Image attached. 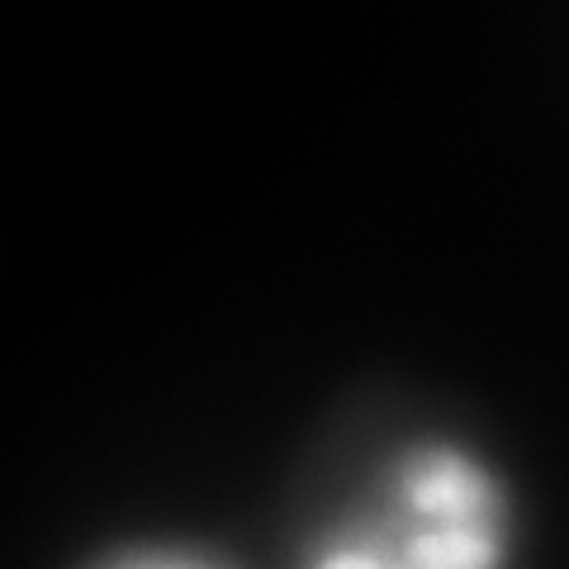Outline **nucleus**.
<instances>
[{"label": "nucleus", "mask_w": 569, "mask_h": 569, "mask_svg": "<svg viewBox=\"0 0 569 569\" xmlns=\"http://www.w3.org/2000/svg\"><path fill=\"white\" fill-rule=\"evenodd\" d=\"M503 546L498 493L470 456L413 451L395 475L389 531L332 546L313 569H493Z\"/></svg>", "instance_id": "1"}, {"label": "nucleus", "mask_w": 569, "mask_h": 569, "mask_svg": "<svg viewBox=\"0 0 569 569\" xmlns=\"http://www.w3.org/2000/svg\"><path fill=\"white\" fill-rule=\"evenodd\" d=\"M110 569H209V565L186 560V556H133V560H119Z\"/></svg>", "instance_id": "2"}]
</instances>
